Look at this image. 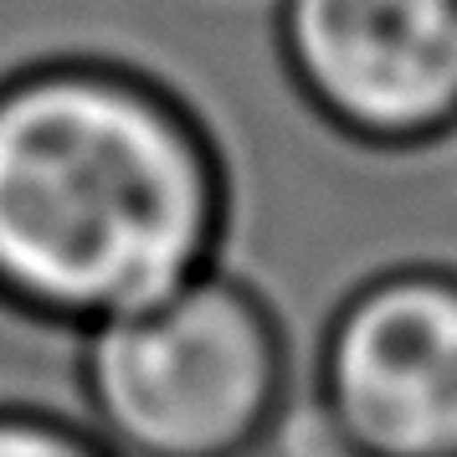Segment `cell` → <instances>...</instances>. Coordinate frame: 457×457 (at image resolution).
<instances>
[{
  "label": "cell",
  "instance_id": "1",
  "mask_svg": "<svg viewBox=\"0 0 457 457\" xmlns=\"http://www.w3.org/2000/svg\"><path fill=\"white\" fill-rule=\"evenodd\" d=\"M237 180L180 87L108 52L0 72V309L98 329L227 257Z\"/></svg>",
  "mask_w": 457,
  "mask_h": 457
},
{
  "label": "cell",
  "instance_id": "2",
  "mask_svg": "<svg viewBox=\"0 0 457 457\" xmlns=\"http://www.w3.org/2000/svg\"><path fill=\"white\" fill-rule=\"evenodd\" d=\"M78 391L119 457H252L298 401L288 324L221 257L78 334Z\"/></svg>",
  "mask_w": 457,
  "mask_h": 457
},
{
  "label": "cell",
  "instance_id": "3",
  "mask_svg": "<svg viewBox=\"0 0 457 457\" xmlns=\"http://www.w3.org/2000/svg\"><path fill=\"white\" fill-rule=\"evenodd\" d=\"M303 416L329 457H457V262H386L324 313Z\"/></svg>",
  "mask_w": 457,
  "mask_h": 457
},
{
  "label": "cell",
  "instance_id": "4",
  "mask_svg": "<svg viewBox=\"0 0 457 457\" xmlns=\"http://www.w3.org/2000/svg\"><path fill=\"white\" fill-rule=\"evenodd\" d=\"M272 52L345 145L421 154L457 139V0H272Z\"/></svg>",
  "mask_w": 457,
  "mask_h": 457
},
{
  "label": "cell",
  "instance_id": "5",
  "mask_svg": "<svg viewBox=\"0 0 457 457\" xmlns=\"http://www.w3.org/2000/svg\"><path fill=\"white\" fill-rule=\"evenodd\" d=\"M0 457H119L87 416H67L31 401H0Z\"/></svg>",
  "mask_w": 457,
  "mask_h": 457
}]
</instances>
